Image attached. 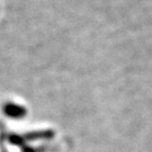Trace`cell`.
<instances>
[{"instance_id": "3", "label": "cell", "mask_w": 152, "mask_h": 152, "mask_svg": "<svg viewBox=\"0 0 152 152\" xmlns=\"http://www.w3.org/2000/svg\"><path fill=\"white\" fill-rule=\"evenodd\" d=\"M8 140H9L10 143L16 144V145H22L23 143H24V141H25L23 136H18V135H9Z\"/></svg>"}, {"instance_id": "2", "label": "cell", "mask_w": 152, "mask_h": 152, "mask_svg": "<svg viewBox=\"0 0 152 152\" xmlns=\"http://www.w3.org/2000/svg\"><path fill=\"white\" fill-rule=\"evenodd\" d=\"M53 136V132L52 131H38V132H31L27 133L24 137V140H28V141H34V140H42V139H51Z\"/></svg>"}, {"instance_id": "1", "label": "cell", "mask_w": 152, "mask_h": 152, "mask_svg": "<svg viewBox=\"0 0 152 152\" xmlns=\"http://www.w3.org/2000/svg\"><path fill=\"white\" fill-rule=\"evenodd\" d=\"M4 112L7 116L12 117V118H20L26 115V109L15 104H7L4 107Z\"/></svg>"}]
</instances>
